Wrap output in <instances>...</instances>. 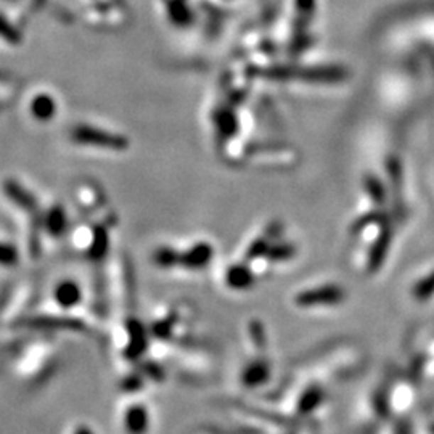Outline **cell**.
<instances>
[{
	"instance_id": "obj_2",
	"label": "cell",
	"mask_w": 434,
	"mask_h": 434,
	"mask_svg": "<svg viewBox=\"0 0 434 434\" xmlns=\"http://www.w3.org/2000/svg\"><path fill=\"white\" fill-rule=\"evenodd\" d=\"M340 301H343V290L336 288L335 285H328V288L308 290L298 296V303L301 305L335 304Z\"/></svg>"
},
{
	"instance_id": "obj_5",
	"label": "cell",
	"mask_w": 434,
	"mask_h": 434,
	"mask_svg": "<svg viewBox=\"0 0 434 434\" xmlns=\"http://www.w3.org/2000/svg\"><path fill=\"white\" fill-rule=\"evenodd\" d=\"M55 291L57 301L63 305H75L79 301V288L75 282H61Z\"/></svg>"
},
{
	"instance_id": "obj_4",
	"label": "cell",
	"mask_w": 434,
	"mask_h": 434,
	"mask_svg": "<svg viewBox=\"0 0 434 434\" xmlns=\"http://www.w3.org/2000/svg\"><path fill=\"white\" fill-rule=\"evenodd\" d=\"M227 285L235 290L249 288L253 285V272H249L248 268L242 266L232 267L227 272Z\"/></svg>"
},
{
	"instance_id": "obj_3",
	"label": "cell",
	"mask_w": 434,
	"mask_h": 434,
	"mask_svg": "<svg viewBox=\"0 0 434 434\" xmlns=\"http://www.w3.org/2000/svg\"><path fill=\"white\" fill-rule=\"evenodd\" d=\"M212 258V248L207 243H197L187 249L185 253H180L179 266L187 268H201L205 267Z\"/></svg>"
},
{
	"instance_id": "obj_1",
	"label": "cell",
	"mask_w": 434,
	"mask_h": 434,
	"mask_svg": "<svg viewBox=\"0 0 434 434\" xmlns=\"http://www.w3.org/2000/svg\"><path fill=\"white\" fill-rule=\"evenodd\" d=\"M76 140L81 143H97L95 146H103V148L108 150H126L129 142L122 137L116 136V134H108L107 131L97 129V127L90 126H81L76 131Z\"/></svg>"
},
{
	"instance_id": "obj_7",
	"label": "cell",
	"mask_w": 434,
	"mask_h": 434,
	"mask_svg": "<svg viewBox=\"0 0 434 434\" xmlns=\"http://www.w3.org/2000/svg\"><path fill=\"white\" fill-rule=\"evenodd\" d=\"M0 38L10 42V44H20L21 40V34L18 33V31L11 26V23L7 18H4L2 15H0Z\"/></svg>"
},
{
	"instance_id": "obj_6",
	"label": "cell",
	"mask_w": 434,
	"mask_h": 434,
	"mask_svg": "<svg viewBox=\"0 0 434 434\" xmlns=\"http://www.w3.org/2000/svg\"><path fill=\"white\" fill-rule=\"evenodd\" d=\"M31 113H33L36 118H40L39 121H47V118H50L52 113L55 112L53 102L48 95L45 97H38L34 100V103L31 102Z\"/></svg>"
}]
</instances>
